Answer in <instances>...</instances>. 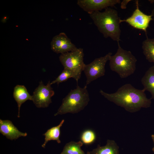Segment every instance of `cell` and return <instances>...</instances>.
<instances>
[{"mask_svg":"<svg viewBox=\"0 0 154 154\" xmlns=\"http://www.w3.org/2000/svg\"><path fill=\"white\" fill-rule=\"evenodd\" d=\"M96 138V136L94 132L90 130L85 131L81 136L82 142L86 144L92 143L94 141Z\"/></svg>","mask_w":154,"mask_h":154,"instance_id":"cell-19","label":"cell"},{"mask_svg":"<svg viewBox=\"0 0 154 154\" xmlns=\"http://www.w3.org/2000/svg\"><path fill=\"white\" fill-rule=\"evenodd\" d=\"M120 2V0H78L77 4L90 14L108 7H113Z\"/></svg>","mask_w":154,"mask_h":154,"instance_id":"cell-9","label":"cell"},{"mask_svg":"<svg viewBox=\"0 0 154 154\" xmlns=\"http://www.w3.org/2000/svg\"><path fill=\"white\" fill-rule=\"evenodd\" d=\"M119 147L112 140L108 139L106 144L103 146L99 145L97 147L87 153L89 154H119Z\"/></svg>","mask_w":154,"mask_h":154,"instance_id":"cell-13","label":"cell"},{"mask_svg":"<svg viewBox=\"0 0 154 154\" xmlns=\"http://www.w3.org/2000/svg\"><path fill=\"white\" fill-rule=\"evenodd\" d=\"M151 137L152 139V140L154 144V134L152 135H151ZM152 151L154 153V146L152 149Z\"/></svg>","mask_w":154,"mask_h":154,"instance_id":"cell-22","label":"cell"},{"mask_svg":"<svg viewBox=\"0 0 154 154\" xmlns=\"http://www.w3.org/2000/svg\"><path fill=\"white\" fill-rule=\"evenodd\" d=\"M136 8L132 15L126 19L120 20L121 23L125 22L133 27L142 30L146 33L147 29L150 21L153 20L151 15L144 14L139 9L138 1H136Z\"/></svg>","mask_w":154,"mask_h":154,"instance_id":"cell-8","label":"cell"},{"mask_svg":"<svg viewBox=\"0 0 154 154\" xmlns=\"http://www.w3.org/2000/svg\"><path fill=\"white\" fill-rule=\"evenodd\" d=\"M145 91H147L151 94V99L154 100V66L150 67L145 72L141 80Z\"/></svg>","mask_w":154,"mask_h":154,"instance_id":"cell-15","label":"cell"},{"mask_svg":"<svg viewBox=\"0 0 154 154\" xmlns=\"http://www.w3.org/2000/svg\"><path fill=\"white\" fill-rule=\"evenodd\" d=\"M89 15L104 38L109 37L117 42L120 40L121 19L116 10L109 7L103 12L96 11Z\"/></svg>","mask_w":154,"mask_h":154,"instance_id":"cell-2","label":"cell"},{"mask_svg":"<svg viewBox=\"0 0 154 154\" xmlns=\"http://www.w3.org/2000/svg\"><path fill=\"white\" fill-rule=\"evenodd\" d=\"M51 85L50 81L46 85L42 81L40 82L32 96V101L37 108H46L52 103L51 98L54 92Z\"/></svg>","mask_w":154,"mask_h":154,"instance_id":"cell-6","label":"cell"},{"mask_svg":"<svg viewBox=\"0 0 154 154\" xmlns=\"http://www.w3.org/2000/svg\"><path fill=\"white\" fill-rule=\"evenodd\" d=\"M0 133L7 139L11 140L17 139L21 137L26 136V133L20 131L11 121L0 119Z\"/></svg>","mask_w":154,"mask_h":154,"instance_id":"cell-11","label":"cell"},{"mask_svg":"<svg viewBox=\"0 0 154 154\" xmlns=\"http://www.w3.org/2000/svg\"><path fill=\"white\" fill-rule=\"evenodd\" d=\"M83 49L62 54L59 57L60 61L64 68L76 69L83 71L86 64L84 62Z\"/></svg>","mask_w":154,"mask_h":154,"instance_id":"cell-7","label":"cell"},{"mask_svg":"<svg viewBox=\"0 0 154 154\" xmlns=\"http://www.w3.org/2000/svg\"><path fill=\"white\" fill-rule=\"evenodd\" d=\"M131 0H123L121 3L120 7L122 9H125L126 8V5Z\"/></svg>","mask_w":154,"mask_h":154,"instance_id":"cell-20","label":"cell"},{"mask_svg":"<svg viewBox=\"0 0 154 154\" xmlns=\"http://www.w3.org/2000/svg\"><path fill=\"white\" fill-rule=\"evenodd\" d=\"M112 54V52H109L103 56L96 58L90 64H86L83 70L87 79L85 86H87L92 82L105 75L106 64Z\"/></svg>","mask_w":154,"mask_h":154,"instance_id":"cell-5","label":"cell"},{"mask_svg":"<svg viewBox=\"0 0 154 154\" xmlns=\"http://www.w3.org/2000/svg\"><path fill=\"white\" fill-rule=\"evenodd\" d=\"M50 45L53 51L61 54L74 51L78 48L63 32L54 36L52 39Z\"/></svg>","mask_w":154,"mask_h":154,"instance_id":"cell-10","label":"cell"},{"mask_svg":"<svg viewBox=\"0 0 154 154\" xmlns=\"http://www.w3.org/2000/svg\"><path fill=\"white\" fill-rule=\"evenodd\" d=\"M64 121V120L62 119L59 125L48 129L43 134L45 136V140L44 143L42 145V147L44 148L48 142L51 140H56L58 143H61V141L59 139L60 134V128Z\"/></svg>","mask_w":154,"mask_h":154,"instance_id":"cell-16","label":"cell"},{"mask_svg":"<svg viewBox=\"0 0 154 154\" xmlns=\"http://www.w3.org/2000/svg\"><path fill=\"white\" fill-rule=\"evenodd\" d=\"M83 143L82 141H71L67 143L61 153L64 154H85L81 147Z\"/></svg>","mask_w":154,"mask_h":154,"instance_id":"cell-18","label":"cell"},{"mask_svg":"<svg viewBox=\"0 0 154 154\" xmlns=\"http://www.w3.org/2000/svg\"><path fill=\"white\" fill-rule=\"evenodd\" d=\"M117 44V51L110 56L109 65L112 70L117 73L121 78H125L134 72L137 60L130 51L122 48L119 42Z\"/></svg>","mask_w":154,"mask_h":154,"instance_id":"cell-4","label":"cell"},{"mask_svg":"<svg viewBox=\"0 0 154 154\" xmlns=\"http://www.w3.org/2000/svg\"><path fill=\"white\" fill-rule=\"evenodd\" d=\"M86 154H89L88 153H87Z\"/></svg>","mask_w":154,"mask_h":154,"instance_id":"cell-23","label":"cell"},{"mask_svg":"<svg viewBox=\"0 0 154 154\" xmlns=\"http://www.w3.org/2000/svg\"><path fill=\"white\" fill-rule=\"evenodd\" d=\"M60 154H62V153H61Z\"/></svg>","mask_w":154,"mask_h":154,"instance_id":"cell-24","label":"cell"},{"mask_svg":"<svg viewBox=\"0 0 154 154\" xmlns=\"http://www.w3.org/2000/svg\"><path fill=\"white\" fill-rule=\"evenodd\" d=\"M82 71L79 70L64 68L58 77L50 82V84L52 85L56 83L58 85L60 83L66 81L70 78H73L78 82L80 78Z\"/></svg>","mask_w":154,"mask_h":154,"instance_id":"cell-14","label":"cell"},{"mask_svg":"<svg viewBox=\"0 0 154 154\" xmlns=\"http://www.w3.org/2000/svg\"><path fill=\"white\" fill-rule=\"evenodd\" d=\"M142 48L146 59L154 64V38L147 37L142 42Z\"/></svg>","mask_w":154,"mask_h":154,"instance_id":"cell-17","label":"cell"},{"mask_svg":"<svg viewBox=\"0 0 154 154\" xmlns=\"http://www.w3.org/2000/svg\"><path fill=\"white\" fill-rule=\"evenodd\" d=\"M13 96L17 104L18 108L17 117H19L21 105L27 100L32 101V96L29 94L24 86L17 85L14 88Z\"/></svg>","mask_w":154,"mask_h":154,"instance_id":"cell-12","label":"cell"},{"mask_svg":"<svg viewBox=\"0 0 154 154\" xmlns=\"http://www.w3.org/2000/svg\"><path fill=\"white\" fill-rule=\"evenodd\" d=\"M149 1L151 3H154V0H149ZM152 17H153V20H154V7L153 8L152 10L151 14V15Z\"/></svg>","mask_w":154,"mask_h":154,"instance_id":"cell-21","label":"cell"},{"mask_svg":"<svg viewBox=\"0 0 154 154\" xmlns=\"http://www.w3.org/2000/svg\"><path fill=\"white\" fill-rule=\"evenodd\" d=\"M145 92L143 89H137L130 84L123 85L113 93H107L101 90L100 91L101 94L109 101L131 113L151 106V99L147 98Z\"/></svg>","mask_w":154,"mask_h":154,"instance_id":"cell-1","label":"cell"},{"mask_svg":"<svg viewBox=\"0 0 154 154\" xmlns=\"http://www.w3.org/2000/svg\"><path fill=\"white\" fill-rule=\"evenodd\" d=\"M90 101L87 86L84 88L78 85L71 90L63 100L62 104L54 116L68 113H77L83 110Z\"/></svg>","mask_w":154,"mask_h":154,"instance_id":"cell-3","label":"cell"}]
</instances>
